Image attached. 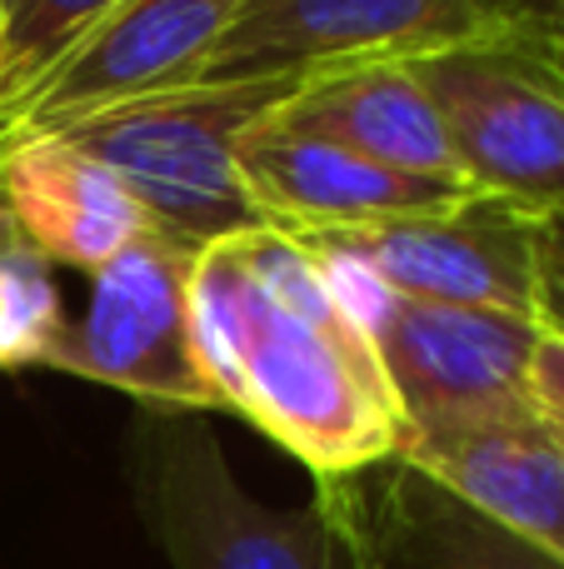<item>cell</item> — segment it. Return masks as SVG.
Listing matches in <instances>:
<instances>
[{
  "label": "cell",
  "instance_id": "cell-1",
  "mask_svg": "<svg viewBox=\"0 0 564 569\" xmlns=\"http://www.w3.org/2000/svg\"><path fill=\"white\" fill-rule=\"evenodd\" d=\"M195 325L225 410L245 415L315 480H345L400 450V410L355 284L285 230L200 250Z\"/></svg>",
  "mask_w": 564,
  "mask_h": 569
},
{
  "label": "cell",
  "instance_id": "cell-2",
  "mask_svg": "<svg viewBox=\"0 0 564 569\" xmlns=\"http://www.w3.org/2000/svg\"><path fill=\"white\" fill-rule=\"evenodd\" d=\"M305 86L310 80L300 76L195 80L95 110L50 136L100 160L140 206L150 230L190 250H210L220 240L270 230L265 210L240 176V140L280 106H290Z\"/></svg>",
  "mask_w": 564,
  "mask_h": 569
},
{
  "label": "cell",
  "instance_id": "cell-3",
  "mask_svg": "<svg viewBox=\"0 0 564 569\" xmlns=\"http://www.w3.org/2000/svg\"><path fill=\"white\" fill-rule=\"evenodd\" d=\"M130 480L170 569H360L335 505L270 510L235 485L215 435L190 410H145L130 440Z\"/></svg>",
  "mask_w": 564,
  "mask_h": 569
},
{
  "label": "cell",
  "instance_id": "cell-4",
  "mask_svg": "<svg viewBox=\"0 0 564 569\" xmlns=\"http://www.w3.org/2000/svg\"><path fill=\"white\" fill-rule=\"evenodd\" d=\"M445 120L470 190L545 220L564 210V76L540 50L535 16L500 40L410 60Z\"/></svg>",
  "mask_w": 564,
  "mask_h": 569
},
{
  "label": "cell",
  "instance_id": "cell-5",
  "mask_svg": "<svg viewBox=\"0 0 564 569\" xmlns=\"http://www.w3.org/2000/svg\"><path fill=\"white\" fill-rule=\"evenodd\" d=\"M200 250L145 230L90 276L85 315L50 340V370L135 395L145 410H225L195 325Z\"/></svg>",
  "mask_w": 564,
  "mask_h": 569
},
{
  "label": "cell",
  "instance_id": "cell-6",
  "mask_svg": "<svg viewBox=\"0 0 564 569\" xmlns=\"http://www.w3.org/2000/svg\"><path fill=\"white\" fill-rule=\"evenodd\" d=\"M540 0H245L195 80H280L425 60L515 36Z\"/></svg>",
  "mask_w": 564,
  "mask_h": 569
},
{
  "label": "cell",
  "instance_id": "cell-7",
  "mask_svg": "<svg viewBox=\"0 0 564 569\" xmlns=\"http://www.w3.org/2000/svg\"><path fill=\"white\" fill-rule=\"evenodd\" d=\"M290 240L385 295L540 320V220L480 190L420 216Z\"/></svg>",
  "mask_w": 564,
  "mask_h": 569
},
{
  "label": "cell",
  "instance_id": "cell-8",
  "mask_svg": "<svg viewBox=\"0 0 564 569\" xmlns=\"http://www.w3.org/2000/svg\"><path fill=\"white\" fill-rule=\"evenodd\" d=\"M345 280L355 284L360 320H365L380 375L400 410V440L530 405L525 370L530 350L545 330L540 320L405 300V295H385L355 276Z\"/></svg>",
  "mask_w": 564,
  "mask_h": 569
},
{
  "label": "cell",
  "instance_id": "cell-9",
  "mask_svg": "<svg viewBox=\"0 0 564 569\" xmlns=\"http://www.w3.org/2000/svg\"><path fill=\"white\" fill-rule=\"evenodd\" d=\"M240 6L245 0H130L120 6L0 110V146L50 136V130L140 96L195 86L200 66L225 40Z\"/></svg>",
  "mask_w": 564,
  "mask_h": 569
},
{
  "label": "cell",
  "instance_id": "cell-10",
  "mask_svg": "<svg viewBox=\"0 0 564 569\" xmlns=\"http://www.w3.org/2000/svg\"><path fill=\"white\" fill-rule=\"evenodd\" d=\"M320 495L335 505L360 569H564V560L475 515L400 455L345 480H320Z\"/></svg>",
  "mask_w": 564,
  "mask_h": 569
},
{
  "label": "cell",
  "instance_id": "cell-11",
  "mask_svg": "<svg viewBox=\"0 0 564 569\" xmlns=\"http://www.w3.org/2000/svg\"><path fill=\"white\" fill-rule=\"evenodd\" d=\"M395 455L500 530L564 560V440L535 405L405 435Z\"/></svg>",
  "mask_w": 564,
  "mask_h": 569
},
{
  "label": "cell",
  "instance_id": "cell-12",
  "mask_svg": "<svg viewBox=\"0 0 564 569\" xmlns=\"http://www.w3.org/2000/svg\"><path fill=\"white\" fill-rule=\"evenodd\" d=\"M240 176L255 206L265 210L270 230H285V236L420 216V210H440L475 196L465 180H420L370 166L330 140L280 126L275 116L260 120L240 140Z\"/></svg>",
  "mask_w": 564,
  "mask_h": 569
},
{
  "label": "cell",
  "instance_id": "cell-13",
  "mask_svg": "<svg viewBox=\"0 0 564 569\" xmlns=\"http://www.w3.org/2000/svg\"><path fill=\"white\" fill-rule=\"evenodd\" d=\"M0 206L46 266L85 276L105 270L130 240L150 230L120 180L60 136L0 146Z\"/></svg>",
  "mask_w": 564,
  "mask_h": 569
},
{
  "label": "cell",
  "instance_id": "cell-14",
  "mask_svg": "<svg viewBox=\"0 0 564 569\" xmlns=\"http://www.w3.org/2000/svg\"><path fill=\"white\" fill-rule=\"evenodd\" d=\"M275 120L300 136L330 140L370 166L400 170V176L465 180L450 150L445 120L410 60L315 76L290 106L275 110Z\"/></svg>",
  "mask_w": 564,
  "mask_h": 569
},
{
  "label": "cell",
  "instance_id": "cell-15",
  "mask_svg": "<svg viewBox=\"0 0 564 569\" xmlns=\"http://www.w3.org/2000/svg\"><path fill=\"white\" fill-rule=\"evenodd\" d=\"M130 0H6V40H0V110L30 90L70 46L90 36Z\"/></svg>",
  "mask_w": 564,
  "mask_h": 569
},
{
  "label": "cell",
  "instance_id": "cell-16",
  "mask_svg": "<svg viewBox=\"0 0 564 569\" xmlns=\"http://www.w3.org/2000/svg\"><path fill=\"white\" fill-rule=\"evenodd\" d=\"M70 315L60 310V290L50 266L20 240L0 206V370L40 365Z\"/></svg>",
  "mask_w": 564,
  "mask_h": 569
},
{
  "label": "cell",
  "instance_id": "cell-17",
  "mask_svg": "<svg viewBox=\"0 0 564 569\" xmlns=\"http://www.w3.org/2000/svg\"><path fill=\"white\" fill-rule=\"evenodd\" d=\"M525 395L555 430H564V330H555V325H545L535 350H530Z\"/></svg>",
  "mask_w": 564,
  "mask_h": 569
},
{
  "label": "cell",
  "instance_id": "cell-18",
  "mask_svg": "<svg viewBox=\"0 0 564 569\" xmlns=\"http://www.w3.org/2000/svg\"><path fill=\"white\" fill-rule=\"evenodd\" d=\"M540 320L564 330V210L540 220Z\"/></svg>",
  "mask_w": 564,
  "mask_h": 569
},
{
  "label": "cell",
  "instance_id": "cell-19",
  "mask_svg": "<svg viewBox=\"0 0 564 569\" xmlns=\"http://www.w3.org/2000/svg\"><path fill=\"white\" fill-rule=\"evenodd\" d=\"M535 40L564 76V0H540L535 6Z\"/></svg>",
  "mask_w": 564,
  "mask_h": 569
},
{
  "label": "cell",
  "instance_id": "cell-20",
  "mask_svg": "<svg viewBox=\"0 0 564 569\" xmlns=\"http://www.w3.org/2000/svg\"><path fill=\"white\" fill-rule=\"evenodd\" d=\"M0 40H6V0H0Z\"/></svg>",
  "mask_w": 564,
  "mask_h": 569
},
{
  "label": "cell",
  "instance_id": "cell-21",
  "mask_svg": "<svg viewBox=\"0 0 564 569\" xmlns=\"http://www.w3.org/2000/svg\"><path fill=\"white\" fill-rule=\"evenodd\" d=\"M560 440H564V430H560Z\"/></svg>",
  "mask_w": 564,
  "mask_h": 569
}]
</instances>
